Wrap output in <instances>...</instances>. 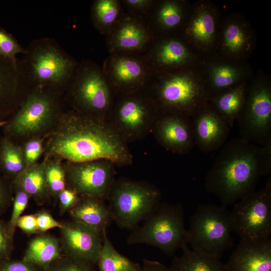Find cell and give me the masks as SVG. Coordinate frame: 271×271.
<instances>
[{
    "instance_id": "7",
    "label": "cell",
    "mask_w": 271,
    "mask_h": 271,
    "mask_svg": "<svg viewBox=\"0 0 271 271\" xmlns=\"http://www.w3.org/2000/svg\"><path fill=\"white\" fill-rule=\"evenodd\" d=\"M187 230L193 250L217 258L234 244L231 213L222 205H199Z\"/></svg>"
},
{
    "instance_id": "35",
    "label": "cell",
    "mask_w": 271,
    "mask_h": 271,
    "mask_svg": "<svg viewBox=\"0 0 271 271\" xmlns=\"http://www.w3.org/2000/svg\"><path fill=\"white\" fill-rule=\"evenodd\" d=\"M43 140L41 138H33L28 141L22 148L27 168L37 164L43 152Z\"/></svg>"
},
{
    "instance_id": "30",
    "label": "cell",
    "mask_w": 271,
    "mask_h": 271,
    "mask_svg": "<svg viewBox=\"0 0 271 271\" xmlns=\"http://www.w3.org/2000/svg\"><path fill=\"white\" fill-rule=\"evenodd\" d=\"M2 172L13 180L27 168L22 148L5 137L0 140Z\"/></svg>"
},
{
    "instance_id": "48",
    "label": "cell",
    "mask_w": 271,
    "mask_h": 271,
    "mask_svg": "<svg viewBox=\"0 0 271 271\" xmlns=\"http://www.w3.org/2000/svg\"><path fill=\"white\" fill-rule=\"evenodd\" d=\"M0 172H2V163H1V144H0Z\"/></svg>"
},
{
    "instance_id": "10",
    "label": "cell",
    "mask_w": 271,
    "mask_h": 271,
    "mask_svg": "<svg viewBox=\"0 0 271 271\" xmlns=\"http://www.w3.org/2000/svg\"><path fill=\"white\" fill-rule=\"evenodd\" d=\"M231 213L233 231L241 239L270 238L271 235V178L264 187L254 191L233 205Z\"/></svg>"
},
{
    "instance_id": "18",
    "label": "cell",
    "mask_w": 271,
    "mask_h": 271,
    "mask_svg": "<svg viewBox=\"0 0 271 271\" xmlns=\"http://www.w3.org/2000/svg\"><path fill=\"white\" fill-rule=\"evenodd\" d=\"M195 146L208 153L221 147L228 136L230 126L214 108L203 105L191 117Z\"/></svg>"
},
{
    "instance_id": "34",
    "label": "cell",
    "mask_w": 271,
    "mask_h": 271,
    "mask_svg": "<svg viewBox=\"0 0 271 271\" xmlns=\"http://www.w3.org/2000/svg\"><path fill=\"white\" fill-rule=\"evenodd\" d=\"M15 195L14 199L12 213L9 222L7 225L8 233L13 239L17 222L26 209L28 203L29 195L22 190L14 188Z\"/></svg>"
},
{
    "instance_id": "1",
    "label": "cell",
    "mask_w": 271,
    "mask_h": 271,
    "mask_svg": "<svg viewBox=\"0 0 271 271\" xmlns=\"http://www.w3.org/2000/svg\"><path fill=\"white\" fill-rule=\"evenodd\" d=\"M48 144V156L81 163L107 160L115 166L132 163L127 143L106 120L75 110L63 114Z\"/></svg>"
},
{
    "instance_id": "23",
    "label": "cell",
    "mask_w": 271,
    "mask_h": 271,
    "mask_svg": "<svg viewBox=\"0 0 271 271\" xmlns=\"http://www.w3.org/2000/svg\"><path fill=\"white\" fill-rule=\"evenodd\" d=\"M45 165L46 158L25 169L13 180L14 187L22 190L38 202H42L49 194Z\"/></svg>"
},
{
    "instance_id": "16",
    "label": "cell",
    "mask_w": 271,
    "mask_h": 271,
    "mask_svg": "<svg viewBox=\"0 0 271 271\" xmlns=\"http://www.w3.org/2000/svg\"><path fill=\"white\" fill-rule=\"evenodd\" d=\"M152 132L163 148L175 154H186L195 146L191 118L186 115L161 113L155 120Z\"/></svg>"
},
{
    "instance_id": "21",
    "label": "cell",
    "mask_w": 271,
    "mask_h": 271,
    "mask_svg": "<svg viewBox=\"0 0 271 271\" xmlns=\"http://www.w3.org/2000/svg\"><path fill=\"white\" fill-rule=\"evenodd\" d=\"M142 55L153 74H161L168 73L169 69L184 63L188 52L184 45L177 39L154 37Z\"/></svg>"
},
{
    "instance_id": "29",
    "label": "cell",
    "mask_w": 271,
    "mask_h": 271,
    "mask_svg": "<svg viewBox=\"0 0 271 271\" xmlns=\"http://www.w3.org/2000/svg\"><path fill=\"white\" fill-rule=\"evenodd\" d=\"M99 271H141L142 267L121 254L109 239L106 229H103L102 248L97 262Z\"/></svg>"
},
{
    "instance_id": "32",
    "label": "cell",
    "mask_w": 271,
    "mask_h": 271,
    "mask_svg": "<svg viewBox=\"0 0 271 271\" xmlns=\"http://www.w3.org/2000/svg\"><path fill=\"white\" fill-rule=\"evenodd\" d=\"M190 32L198 41L203 42H208L214 32V22L213 17L206 13L199 15L191 23Z\"/></svg>"
},
{
    "instance_id": "42",
    "label": "cell",
    "mask_w": 271,
    "mask_h": 271,
    "mask_svg": "<svg viewBox=\"0 0 271 271\" xmlns=\"http://www.w3.org/2000/svg\"><path fill=\"white\" fill-rule=\"evenodd\" d=\"M0 271H37L34 265L24 260H3Z\"/></svg>"
},
{
    "instance_id": "43",
    "label": "cell",
    "mask_w": 271,
    "mask_h": 271,
    "mask_svg": "<svg viewBox=\"0 0 271 271\" xmlns=\"http://www.w3.org/2000/svg\"><path fill=\"white\" fill-rule=\"evenodd\" d=\"M58 196L63 211L70 210L77 203L80 197L75 191L69 188L63 190Z\"/></svg>"
},
{
    "instance_id": "5",
    "label": "cell",
    "mask_w": 271,
    "mask_h": 271,
    "mask_svg": "<svg viewBox=\"0 0 271 271\" xmlns=\"http://www.w3.org/2000/svg\"><path fill=\"white\" fill-rule=\"evenodd\" d=\"M142 222L128 235V244L155 246L171 256L189 243L180 204L160 203Z\"/></svg>"
},
{
    "instance_id": "24",
    "label": "cell",
    "mask_w": 271,
    "mask_h": 271,
    "mask_svg": "<svg viewBox=\"0 0 271 271\" xmlns=\"http://www.w3.org/2000/svg\"><path fill=\"white\" fill-rule=\"evenodd\" d=\"M59 242L49 235H41L32 239L25 252L23 260L34 265L48 268L60 257Z\"/></svg>"
},
{
    "instance_id": "22",
    "label": "cell",
    "mask_w": 271,
    "mask_h": 271,
    "mask_svg": "<svg viewBox=\"0 0 271 271\" xmlns=\"http://www.w3.org/2000/svg\"><path fill=\"white\" fill-rule=\"evenodd\" d=\"M70 213L73 220L101 230L112 221L105 200L94 196H80Z\"/></svg>"
},
{
    "instance_id": "6",
    "label": "cell",
    "mask_w": 271,
    "mask_h": 271,
    "mask_svg": "<svg viewBox=\"0 0 271 271\" xmlns=\"http://www.w3.org/2000/svg\"><path fill=\"white\" fill-rule=\"evenodd\" d=\"M160 190L144 181L124 178L114 180L106 200L112 221L122 229L132 230L161 203Z\"/></svg>"
},
{
    "instance_id": "9",
    "label": "cell",
    "mask_w": 271,
    "mask_h": 271,
    "mask_svg": "<svg viewBox=\"0 0 271 271\" xmlns=\"http://www.w3.org/2000/svg\"><path fill=\"white\" fill-rule=\"evenodd\" d=\"M160 113L172 112L191 117L204 104L202 88L180 73L153 74L145 88Z\"/></svg>"
},
{
    "instance_id": "36",
    "label": "cell",
    "mask_w": 271,
    "mask_h": 271,
    "mask_svg": "<svg viewBox=\"0 0 271 271\" xmlns=\"http://www.w3.org/2000/svg\"><path fill=\"white\" fill-rule=\"evenodd\" d=\"M225 43L228 48L235 52L241 49L245 42V36L242 30L236 25H231L225 31Z\"/></svg>"
},
{
    "instance_id": "4",
    "label": "cell",
    "mask_w": 271,
    "mask_h": 271,
    "mask_svg": "<svg viewBox=\"0 0 271 271\" xmlns=\"http://www.w3.org/2000/svg\"><path fill=\"white\" fill-rule=\"evenodd\" d=\"M66 89L74 110L107 120L116 94L102 67L91 60H82Z\"/></svg>"
},
{
    "instance_id": "38",
    "label": "cell",
    "mask_w": 271,
    "mask_h": 271,
    "mask_svg": "<svg viewBox=\"0 0 271 271\" xmlns=\"http://www.w3.org/2000/svg\"><path fill=\"white\" fill-rule=\"evenodd\" d=\"M120 1L125 12L145 19L155 2L153 0H120Z\"/></svg>"
},
{
    "instance_id": "13",
    "label": "cell",
    "mask_w": 271,
    "mask_h": 271,
    "mask_svg": "<svg viewBox=\"0 0 271 271\" xmlns=\"http://www.w3.org/2000/svg\"><path fill=\"white\" fill-rule=\"evenodd\" d=\"M102 67L116 95L145 89L153 75L139 54L110 53Z\"/></svg>"
},
{
    "instance_id": "31",
    "label": "cell",
    "mask_w": 271,
    "mask_h": 271,
    "mask_svg": "<svg viewBox=\"0 0 271 271\" xmlns=\"http://www.w3.org/2000/svg\"><path fill=\"white\" fill-rule=\"evenodd\" d=\"M59 158H46V175L49 191L53 196H58L61 191L65 189L66 175Z\"/></svg>"
},
{
    "instance_id": "3",
    "label": "cell",
    "mask_w": 271,
    "mask_h": 271,
    "mask_svg": "<svg viewBox=\"0 0 271 271\" xmlns=\"http://www.w3.org/2000/svg\"><path fill=\"white\" fill-rule=\"evenodd\" d=\"M26 49L24 59L18 63L31 89L67 88L79 62L49 38L33 40Z\"/></svg>"
},
{
    "instance_id": "27",
    "label": "cell",
    "mask_w": 271,
    "mask_h": 271,
    "mask_svg": "<svg viewBox=\"0 0 271 271\" xmlns=\"http://www.w3.org/2000/svg\"><path fill=\"white\" fill-rule=\"evenodd\" d=\"M146 19L155 37L160 30L168 31L179 25L182 19V9L175 1L159 4L155 1Z\"/></svg>"
},
{
    "instance_id": "28",
    "label": "cell",
    "mask_w": 271,
    "mask_h": 271,
    "mask_svg": "<svg viewBox=\"0 0 271 271\" xmlns=\"http://www.w3.org/2000/svg\"><path fill=\"white\" fill-rule=\"evenodd\" d=\"M243 86L230 89L214 98V108L227 121L230 127L238 120L245 104Z\"/></svg>"
},
{
    "instance_id": "46",
    "label": "cell",
    "mask_w": 271,
    "mask_h": 271,
    "mask_svg": "<svg viewBox=\"0 0 271 271\" xmlns=\"http://www.w3.org/2000/svg\"><path fill=\"white\" fill-rule=\"evenodd\" d=\"M141 271H170V270L160 262L145 259Z\"/></svg>"
},
{
    "instance_id": "17",
    "label": "cell",
    "mask_w": 271,
    "mask_h": 271,
    "mask_svg": "<svg viewBox=\"0 0 271 271\" xmlns=\"http://www.w3.org/2000/svg\"><path fill=\"white\" fill-rule=\"evenodd\" d=\"M63 248L67 256L96 263L103 242V229L73 220L62 223Z\"/></svg>"
},
{
    "instance_id": "37",
    "label": "cell",
    "mask_w": 271,
    "mask_h": 271,
    "mask_svg": "<svg viewBox=\"0 0 271 271\" xmlns=\"http://www.w3.org/2000/svg\"><path fill=\"white\" fill-rule=\"evenodd\" d=\"M235 71L230 67L221 66L214 70L213 85L216 89H223L232 85L236 80Z\"/></svg>"
},
{
    "instance_id": "11",
    "label": "cell",
    "mask_w": 271,
    "mask_h": 271,
    "mask_svg": "<svg viewBox=\"0 0 271 271\" xmlns=\"http://www.w3.org/2000/svg\"><path fill=\"white\" fill-rule=\"evenodd\" d=\"M56 91L49 87L31 88L13 117L4 126L6 137L36 134L48 127L58 112Z\"/></svg>"
},
{
    "instance_id": "41",
    "label": "cell",
    "mask_w": 271,
    "mask_h": 271,
    "mask_svg": "<svg viewBox=\"0 0 271 271\" xmlns=\"http://www.w3.org/2000/svg\"><path fill=\"white\" fill-rule=\"evenodd\" d=\"M7 226L0 221V260L9 259L11 250V242Z\"/></svg>"
},
{
    "instance_id": "20",
    "label": "cell",
    "mask_w": 271,
    "mask_h": 271,
    "mask_svg": "<svg viewBox=\"0 0 271 271\" xmlns=\"http://www.w3.org/2000/svg\"><path fill=\"white\" fill-rule=\"evenodd\" d=\"M225 266L226 271H271L270 239H240Z\"/></svg>"
},
{
    "instance_id": "45",
    "label": "cell",
    "mask_w": 271,
    "mask_h": 271,
    "mask_svg": "<svg viewBox=\"0 0 271 271\" xmlns=\"http://www.w3.org/2000/svg\"><path fill=\"white\" fill-rule=\"evenodd\" d=\"M11 196V187L8 179L0 176V213L9 204Z\"/></svg>"
},
{
    "instance_id": "14",
    "label": "cell",
    "mask_w": 271,
    "mask_h": 271,
    "mask_svg": "<svg viewBox=\"0 0 271 271\" xmlns=\"http://www.w3.org/2000/svg\"><path fill=\"white\" fill-rule=\"evenodd\" d=\"M238 120L240 137L263 146L271 141V93L264 85L252 89Z\"/></svg>"
},
{
    "instance_id": "33",
    "label": "cell",
    "mask_w": 271,
    "mask_h": 271,
    "mask_svg": "<svg viewBox=\"0 0 271 271\" xmlns=\"http://www.w3.org/2000/svg\"><path fill=\"white\" fill-rule=\"evenodd\" d=\"M27 49L23 48L17 40L5 30L0 27V55L15 64H18L17 55L25 54Z\"/></svg>"
},
{
    "instance_id": "12",
    "label": "cell",
    "mask_w": 271,
    "mask_h": 271,
    "mask_svg": "<svg viewBox=\"0 0 271 271\" xmlns=\"http://www.w3.org/2000/svg\"><path fill=\"white\" fill-rule=\"evenodd\" d=\"M115 165L107 160L70 163L64 167L69 188L79 196L106 200L115 180Z\"/></svg>"
},
{
    "instance_id": "49",
    "label": "cell",
    "mask_w": 271,
    "mask_h": 271,
    "mask_svg": "<svg viewBox=\"0 0 271 271\" xmlns=\"http://www.w3.org/2000/svg\"></svg>"
},
{
    "instance_id": "15",
    "label": "cell",
    "mask_w": 271,
    "mask_h": 271,
    "mask_svg": "<svg viewBox=\"0 0 271 271\" xmlns=\"http://www.w3.org/2000/svg\"><path fill=\"white\" fill-rule=\"evenodd\" d=\"M154 38L145 18L125 11L116 26L105 36V43L109 54L143 55Z\"/></svg>"
},
{
    "instance_id": "39",
    "label": "cell",
    "mask_w": 271,
    "mask_h": 271,
    "mask_svg": "<svg viewBox=\"0 0 271 271\" xmlns=\"http://www.w3.org/2000/svg\"><path fill=\"white\" fill-rule=\"evenodd\" d=\"M91 263L67 256L49 271H94Z\"/></svg>"
},
{
    "instance_id": "2",
    "label": "cell",
    "mask_w": 271,
    "mask_h": 271,
    "mask_svg": "<svg viewBox=\"0 0 271 271\" xmlns=\"http://www.w3.org/2000/svg\"><path fill=\"white\" fill-rule=\"evenodd\" d=\"M221 147L206 175L204 185L207 192L226 207L255 191L259 178L265 175L260 146L239 137Z\"/></svg>"
},
{
    "instance_id": "26",
    "label": "cell",
    "mask_w": 271,
    "mask_h": 271,
    "mask_svg": "<svg viewBox=\"0 0 271 271\" xmlns=\"http://www.w3.org/2000/svg\"><path fill=\"white\" fill-rule=\"evenodd\" d=\"M182 250L180 256H174L170 271H226L219 258L191 249L187 245Z\"/></svg>"
},
{
    "instance_id": "44",
    "label": "cell",
    "mask_w": 271,
    "mask_h": 271,
    "mask_svg": "<svg viewBox=\"0 0 271 271\" xmlns=\"http://www.w3.org/2000/svg\"><path fill=\"white\" fill-rule=\"evenodd\" d=\"M16 226L27 233H35L38 231L36 215L21 216L18 220Z\"/></svg>"
},
{
    "instance_id": "40",
    "label": "cell",
    "mask_w": 271,
    "mask_h": 271,
    "mask_svg": "<svg viewBox=\"0 0 271 271\" xmlns=\"http://www.w3.org/2000/svg\"><path fill=\"white\" fill-rule=\"evenodd\" d=\"M38 231L45 232L50 229L59 228L61 229L63 224L55 219L49 213L42 211L36 215Z\"/></svg>"
},
{
    "instance_id": "8",
    "label": "cell",
    "mask_w": 271,
    "mask_h": 271,
    "mask_svg": "<svg viewBox=\"0 0 271 271\" xmlns=\"http://www.w3.org/2000/svg\"><path fill=\"white\" fill-rule=\"evenodd\" d=\"M160 112L145 89L116 95L107 121L127 143L152 132Z\"/></svg>"
},
{
    "instance_id": "25",
    "label": "cell",
    "mask_w": 271,
    "mask_h": 271,
    "mask_svg": "<svg viewBox=\"0 0 271 271\" xmlns=\"http://www.w3.org/2000/svg\"><path fill=\"white\" fill-rule=\"evenodd\" d=\"M124 9L120 0H95L91 7V20L102 35H108L121 19Z\"/></svg>"
},
{
    "instance_id": "19",
    "label": "cell",
    "mask_w": 271,
    "mask_h": 271,
    "mask_svg": "<svg viewBox=\"0 0 271 271\" xmlns=\"http://www.w3.org/2000/svg\"><path fill=\"white\" fill-rule=\"evenodd\" d=\"M30 90L19 63L0 55V121L18 109Z\"/></svg>"
},
{
    "instance_id": "47",
    "label": "cell",
    "mask_w": 271,
    "mask_h": 271,
    "mask_svg": "<svg viewBox=\"0 0 271 271\" xmlns=\"http://www.w3.org/2000/svg\"><path fill=\"white\" fill-rule=\"evenodd\" d=\"M7 120H2L0 121V126L4 127L5 124L7 123Z\"/></svg>"
}]
</instances>
